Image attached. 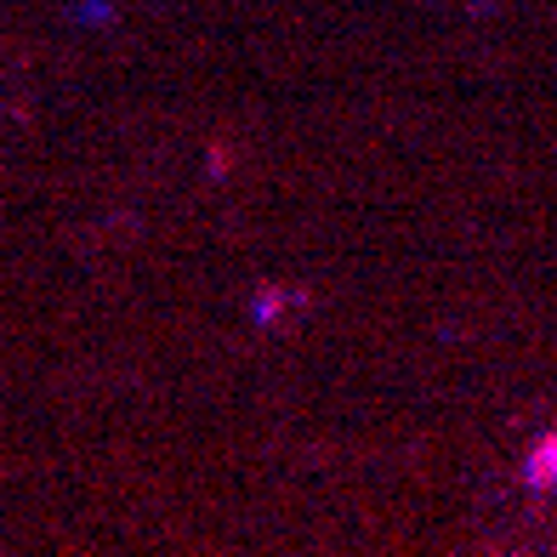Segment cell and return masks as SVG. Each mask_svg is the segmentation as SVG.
Segmentation results:
<instances>
[{
  "label": "cell",
  "instance_id": "6da1fadb",
  "mask_svg": "<svg viewBox=\"0 0 557 557\" xmlns=\"http://www.w3.org/2000/svg\"><path fill=\"white\" fill-rule=\"evenodd\" d=\"M535 472H541V478H557V438H546V449H541Z\"/></svg>",
  "mask_w": 557,
  "mask_h": 557
}]
</instances>
